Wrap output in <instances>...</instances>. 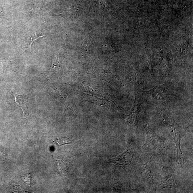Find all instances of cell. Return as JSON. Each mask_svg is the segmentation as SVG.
<instances>
[{
	"label": "cell",
	"instance_id": "6",
	"mask_svg": "<svg viewBox=\"0 0 193 193\" xmlns=\"http://www.w3.org/2000/svg\"><path fill=\"white\" fill-rule=\"evenodd\" d=\"M21 179L23 182L27 184L28 186L30 188V180L31 175L30 174L25 175L22 176Z\"/></svg>",
	"mask_w": 193,
	"mask_h": 193
},
{
	"label": "cell",
	"instance_id": "3",
	"mask_svg": "<svg viewBox=\"0 0 193 193\" xmlns=\"http://www.w3.org/2000/svg\"><path fill=\"white\" fill-rule=\"evenodd\" d=\"M59 171L62 174H64L66 173L68 169V164L61 160H57Z\"/></svg>",
	"mask_w": 193,
	"mask_h": 193
},
{
	"label": "cell",
	"instance_id": "8",
	"mask_svg": "<svg viewBox=\"0 0 193 193\" xmlns=\"http://www.w3.org/2000/svg\"><path fill=\"white\" fill-rule=\"evenodd\" d=\"M3 11L0 8V17H1V16H2L3 14Z\"/></svg>",
	"mask_w": 193,
	"mask_h": 193
},
{
	"label": "cell",
	"instance_id": "7",
	"mask_svg": "<svg viewBox=\"0 0 193 193\" xmlns=\"http://www.w3.org/2000/svg\"><path fill=\"white\" fill-rule=\"evenodd\" d=\"M3 60H0V73H2L4 70V67L3 66Z\"/></svg>",
	"mask_w": 193,
	"mask_h": 193
},
{
	"label": "cell",
	"instance_id": "5",
	"mask_svg": "<svg viewBox=\"0 0 193 193\" xmlns=\"http://www.w3.org/2000/svg\"><path fill=\"white\" fill-rule=\"evenodd\" d=\"M59 64V55L58 54H57L53 62V66L51 70H50L48 76L51 75V74L53 72L54 70V69L56 67H57V66Z\"/></svg>",
	"mask_w": 193,
	"mask_h": 193
},
{
	"label": "cell",
	"instance_id": "1",
	"mask_svg": "<svg viewBox=\"0 0 193 193\" xmlns=\"http://www.w3.org/2000/svg\"><path fill=\"white\" fill-rule=\"evenodd\" d=\"M14 95L16 104L20 107L23 112V118L28 121L30 116L28 112L29 95H20L11 92Z\"/></svg>",
	"mask_w": 193,
	"mask_h": 193
},
{
	"label": "cell",
	"instance_id": "4",
	"mask_svg": "<svg viewBox=\"0 0 193 193\" xmlns=\"http://www.w3.org/2000/svg\"><path fill=\"white\" fill-rule=\"evenodd\" d=\"M56 142L60 146L70 144V141L68 138H58L56 140Z\"/></svg>",
	"mask_w": 193,
	"mask_h": 193
},
{
	"label": "cell",
	"instance_id": "2",
	"mask_svg": "<svg viewBox=\"0 0 193 193\" xmlns=\"http://www.w3.org/2000/svg\"><path fill=\"white\" fill-rule=\"evenodd\" d=\"M129 153L127 151L119 156L110 160V163H112L125 167L129 164V160H128V156L129 155Z\"/></svg>",
	"mask_w": 193,
	"mask_h": 193
}]
</instances>
